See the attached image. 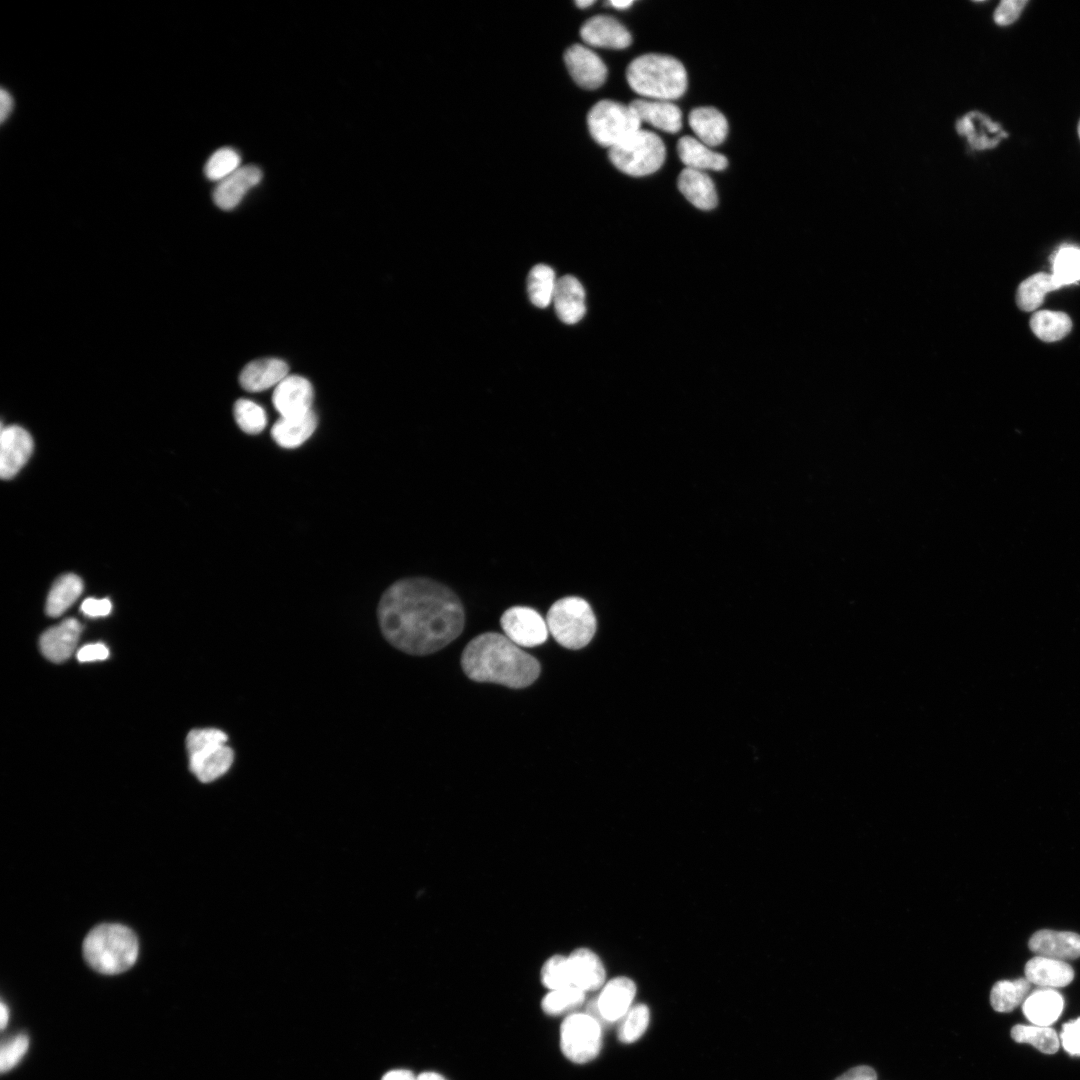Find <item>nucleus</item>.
Segmentation results:
<instances>
[{
  "mask_svg": "<svg viewBox=\"0 0 1080 1080\" xmlns=\"http://www.w3.org/2000/svg\"><path fill=\"white\" fill-rule=\"evenodd\" d=\"M1033 333L1042 341L1055 342L1064 338L1072 328L1070 317L1064 312L1040 310L1030 319Z\"/></svg>",
  "mask_w": 1080,
  "mask_h": 1080,
  "instance_id": "nucleus-32",
  "label": "nucleus"
},
{
  "mask_svg": "<svg viewBox=\"0 0 1080 1080\" xmlns=\"http://www.w3.org/2000/svg\"><path fill=\"white\" fill-rule=\"evenodd\" d=\"M1059 288L1060 285L1052 274L1036 273L1019 285L1016 293L1017 305L1023 311H1034L1043 303L1048 292Z\"/></svg>",
  "mask_w": 1080,
  "mask_h": 1080,
  "instance_id": "nucleus-31",
  "label": "nucleus"
},
{
  "mask_svg": "<svg viewBox=\"0 0 1080 1080\" xmlns=\"http://www.w3.org/2000/svg\"><path fill=\"white\" fill-rule=\"evenodd\" d=\"M313 387L304 377L288 375L274 389L272 402L281 417L306 414L312 411Z\"/></svg>",
  "mask_w": 1080,
  "mask_h": 1080,
  "instance_id": "nucleus-13",
  "label": "nucleus"
},
{
  "mask_svg": "<svg viewBox=\"0 0 1080 1080\" xmlns=\"http://www.w3.org/2000/svg\"><path fill=\"white\" fill-rule=\"evenodd\" d=\"M552 302L558 318L566 324H575L585 315L584 288L579 280L571 275L557 280Z\"/></svg>",
  "mask_w": 1080,
  "mask_h": 1080,
  "instance_id": "nucleus-21",
  "label": "nucleus"
},
{
  "mask_svg": "<svg viewBox=\"0 0 1080 1080\" xmlns=\"http://www.w3.org/2000/svg\"><path fill=\"white\" fill-rule=\"evenodd\" d=\"M585 992L576 987L550 990L541 1001L542 1010L550 1016L573 1011L585 1000Z\"/></svg>",
  "mask_w": 1080,
  "mask_h": 1080,
  "instance_id": "nucleus-37",
  "label": "nucleus"
},
{
  "mask_svg": "<svg viewBox=\"0 0 1080 1080\" xmlns=\"http://www.w3.org/2000/svg\"><path fill=\"white\" fill-rule=\"evenodd\" d=\"M835 1080H877V1074L873 1068L861 1065L849 1069Z\"/></svg>",
  "mask_w": 1080,
  "mask_h": 1080,
  "instance_id": "nucleus-47",
  "label": "nucleus"
},
{
  "mask_svg": "<svg viewBox=\"0 0 1080 1080\" xmlns=\"http://www.w3.org/2000/svg\"><path fill=\"white\" fill-rule=\"evenodd\" d=\"M1060 1043L1071 1055H1080V1018L1063 1025Z\"/></svg>",
  "mask_w": 1080,
  "mask_h": 1080,
  "instance_id": "nucleus-44",
  "label": "nucleus"
},
{
  "mask_svg": "<svg viewBox=\"0 0 1080 1080\" xmlns=\"http://www.w3.org/2000/svg\"><path fill=\"white\" fill-rule=\"evenodd\" d=\"M29 1039L26 1035H18L1 1046L0 1070L2 1073L15 1067L28 1050Z\"/></svg>",
  "mask_w": 1080,
  "mask_h": 1080,
  "instance_id": "nucleus-42",
  "label": "nucleus"
},
{
  "mask_svg": "<svg viewBox=\"0 0 1080 1080\" xmlns=\"http://www.w3.org/2000/svg\"><path fill=\"white\" fill-rule=\"evenodd\" d=\"M649 1021L650 1011L645 1004L632 1006L622 1018L619 1040L627 1044L637 1041L647 1030Z\"/></svg>",
  "mask_w": 1080,
  "mask_h": 1080,
  "instance_id": "nucleus-40",
  "label": "nucleus"
},
{
  "mask_svg": "<svg viewBox=\"0 0 1080 1080\" xmlns=\"http://www.w3.org/2000/svg\"><path fill=\"white\" fill-rule=\"evenodd\" d=\"M134 932L121 924L106 923L94 927L83 941V955L97 972L119 974L131 968L138 956Z\"/></svg>",
  "mask_w": 1080,
  "mask_h": 1080,
  "instance_id": "nucleus-4",
  "label": "nucleus"
},
{
  "mask_svg": "<svg viewBox=\"0 0 1080 1080\" xmlns=\"http://www.w3.org/2000/svg\"><path fill=\"white\" fill-rule=\"evenodd\" d=\"M1078 135H1079V138H1080V120H1079V123H1078Z\"/></svg>",
  "mask_w": 1080,
  "mask_h": 1080,
  "instance_id": "nucleus-54",
  "label": "nucleus"
},
{
  "mask_svg": "<svg viewBox=\"0 0 1080 1080\" xmlns=\"http://www.w3.org/2000/svg\"><path fill=\"white\" fill-rule=\"evenodd\" d=\"M641 123L630 105L612 100L596 103L587 116L591 136L609 149L639 130Z\"/></svg>",
  "mask_w": 1080,
  "mask_h": 1080,
  "instance_id": "nucleus-8",
  "label": "nucleus"
},
{
  "mask_svg": "<svg viewBox=\"0 0 1080 1080\" xmlns=\"http://www.w3.org/2000/svg\"><path fill=\"white\" fill-rule=\"evenodd\" d=\"M382 1080H416V1076L406 1069H394L387 1072Z\"/></svg>",
  "mask_w": 1080,
  "mask_h": 1080,
  "instance_id": "nucleus-49",
  "label": "nucleus"
},
{
  "mask_svg": "<svg viewBox=\"0 0 1080 1080\" xmlns=\"http://www.w3.org/2000/svg\"><path fill=\"white\" fill-rule=\"evenodd\" d=\"M593 3H594L593 0H579V1L576 2V5L579 8H587L588 6L592 5Z\"/></svg>",
  "mask_w": 1080,
  "mask_h": 1080,
  "instance_id": "nucleus-53",
  "label": "nucleus"
},
{
  "mask_svg": "<svg viewBox=\"0 0 1080 1080\" xmlns=\"http://www.w3.org/2000/svg\"><path fill=\"white\" fill-rule=\"evenodd\" d=\"M1011 1037L1018 1043L1033 1045L1045 1054L1057 1052L1060 1039L1052 1028L1040 1025H1016L1011 1030Z\"/></svg>",
  "mask_w": 1080,
  "mask_h": 1080,
  "instance_id": "nucleus-35",
  "label": "nucleus"
},
{
  "mask_svg": "<svg viewBox=\"0 0 1080 1080\" xmlns=\"http://www.w3.org/2000/svg\"><path fill=\"white\" fill-rule=\"evenodd\" d=\"M1063 1006V997L1055 989L1040 988L1026 997L1023 1013L1032 1024L1049 1026L1059 1018Z\"/></svg>",
  "mask_w": 1080,
  "mask_h": 1080,
  "instance_id": "nucleus-25",
  "label": "nucleus"
},
{
  "mask_svg": "<svg viewBox=\"0 0 1080 1080\" xmlns=\"http://www.w3.org/2000/svg\"><path fill=\"white\" fill-rule=\"evenodd\" d=\"M262 179L261 170L254 165L242 166L216 186L213 192L215 204L223 210L235 208L245 194Z\"/></svg>",
  "mask_w": 1080,
  "mask_h": 1080,
  "instance_id": "nucleus-19",
  "label": "nucleus"
},
{
  "mask_svg": "<svg viewBox=\"0 0 1080 1080\" xmlns=\"http://www.w3.org/2000/svg\"><path fill=\"white\" fill-rule=\"evenodd\" d=\"M626 78L633 91L653 100L678 99L687 88L683 64L663 54L652 53L635 58L627 67Z\"/></svg>",
  "mask_w": 1080,
  "mask_h": 1080,
  "instance_id": "nucleus-3",
  "label": "nucleus"
},
{
  "mask_svg": "<svg viewBox=\"0 0 1080 1080\" xmlns=\"http://www.w3.org/2000/svg\"><path fill=\"white\" fill-rule=\"evenodd\" d=\"M288 365L277 358H264L248 363L240 373L241 386L250 392H260L277 386L288 375Z\"/></svg>",
  "mask_w": 1080,
  "mask_h": 1080,
  "instance_id": "nucleus-23",
  "label": "nucleus"
},
{
  "mask_svg": "<svg viewBox=\"0 0 1080 1080\" xmlns=\"http://www.w3.org/2000/svg\"><path fill=\"white\" fill-rule=\"evenodd\" d=\"M565 64L574 81L585 89H596L606 80L607 68L601 58L583 45L567 49Z\"/></svg>",
  "mask_w": 1080,
  "mask_h": 1080,
  "instance_id": "nucleus-14",
  "label": "nucleus"
},
{
  "mask_svg": "<svg viewBox=\"0 0 1080 1080\" xmlns=\"http://www.w3.org/2000/svg\"><path fill=\"white\" fill-rule=\"evenodd\" d=\"M464 673L473 681L524 688L539 677L541 666L507 636L486 632L473 638L461 656Z\"/></svg>",
  "mask_w": 1080,
  "mask_h": 1080,
  "instance_id": "nucleus-2",
  "label": "nucleus"
},
{
  "mask_svg": "<svg viewBox=\"0 0 1080 1080\" xmlns=\"http://www.w3.org/2000/svg\"><path fill=\"white\" fill-rule=\"evenodd\" d=\"M108 648L102 643L88 644L80 648L77 652V659L80 662H90L95 660H104L108 657Z\"/></svg>",
  "mask_w": 1080,
  "mask_h": 1080,
  "instance_id": "nucleus-46",
  "label": "nucleus"
},
{
  "mask_svg": "<svg viewBox=\"0 0 1080 1080\" xmlns=\"http://www.w3.org/2000/svg\"><path fill=\"white\" fill-rule=\"evenodd\" d=\"M377 619L383 637L411 655L434 653L463 631L464 607L446 585L425 577L400 579L382 594Z\"/></svg>",
  "mask_w": 1080,
  "mask_h": 1080,
  "instance_id": "nucleus-1",
  "label": "nucleus"
},
{
  "mask_svg": "<svg viewBox=\"0 0 1080 1080\" xmlns=\"http://www.w3.org/2000/svg\"><path fill=\"white\" fill-rule=\"evenodd\" d=\"M501 627L512 642L519 647H535L548 637V627L543 617L533 608L513 606L500 618Z\"/></svg>",
  "mask_w": 1080,
  "mask_h": 1080,
  "instance_id": "nucleus-10",
  "label": "nucleus"
},
{
  "mask_svg": "<svg viewBox=\"0 0 1080 1080\" xmlns=\"http://www.w3.org/2000/svg\"><path fill=\"white\" fill-rule=\"evenodd\" d=\"M632 3H633V1H631V0H612V1H610V4L613 7L618 8V9H625V8L629 7L630 5H632Z\"/></svg>",
  "mask_w": 1080,
  "mask_h": 1080,
  "instance_id": "nucleus-52",
  "label": "nucleus"
},
{
  "mask_svg": "<svg viewBox=\"0 0 1080 1080\" xmlns=\"http://www.w3.org/2000/svg\"><path fill=\"white\" fill-rule=\"evenodd\" d=\"M240 162L241 158L234 149L221 148L208 159L204 168L205 175L212 181L220 182L239 169Z\"/></svg>",
  "mask_w": 1080,
  "mask_h": 1080,
  "instance_id": "nucleus-41",
  "label": "nucleus"
},
{
  "mask_svg": "<svg viewBox=\"0 0 1080 1080\" xmlns=\"http://www.w3.org/2000/svg\"><path fill=\"white\" fill-rule=\"evenodd\" d=\"M540 978L549 991L573 987L568 956L556 954L549 957L541 968Z\"/></svg>",
  "mask_w": 1080,
  "mask_h": 1080,
  "instance_id": "nucleus-39",
  "label": "nucleus"
},
{
  "mask_svg": "<svg viewBox=\"0 0 1080 1080\" xmlns=\"http://www.w3.org/2000/svg\"><path fill=\"white\" fill-rule=\"evenodd\" d=\"M635 994L636 985L632 979L619 976L609 980L602 987L594 1005L596 1014L593 1016L599 1021L603 1020L605 1022H615L622 1019L632 1007Z\"/></svg>",
  "mask_w": 1080,
  "mask_h": 1080,
  "instance_id": "nucleus-11",
  "label": "nucleus"
},
{
  "mask_svg": "<svg viewBox=\"0 0 1080 1080\" xmlns=\"http://www.w3.org/2000/svg\"><path fill=\"white\" fill-rule=\"evenodd\" d=\"M629 105L641 122H646L657 129L676 133L682 127V112L670 101L637 99Z\"/></svg>",
  "mask_w": 1080,
  "mask_h": 1080,
  "instance_id": "nucleus-24",
  "label": "nucleus"
},
{
  "mask_svg": "<svg viewBox=\"0 0 1080 1080\" xmlns=\"http://www.w3.org/2000/svg\"><path fill=\"white\" fill-rule=\"evenodd\" d=\"M317 417L313 411L303 415L280 417L272 427L273 440L283 448H296L314 433Z\"/></svg>",
  "mask_w": 1080,
  "mask_h": 1080,
  "instance_id": "nucleus-27",
  "label": "nucleus"
},
{
  "mask_svg": "<svg viewBox=\"0 0 1080 1080\" xmlns=\"http://www.w3.org/2000/svg\"><path fill=\"white\" fill-rule=\"evenodd\" d=\"M81 630V624L74 618L62 621L41 635L39 641L41 652L52 662L65 661L74 651Z\"/></svg>",
  "mask_w": 1080,
  "mask_h": 1080,
  "instance_id": "nucleus-20",
  "label": "nucleus"
},
{
  "mask_svg": "<svg viewBox=\"0 0 1080 1080\" xmlns=\"http://www.w3.org/2000/svg\"><path fill=\"white\" fill-rule=\"evenodd\" d=\"M82 590L83 582L79 576L72 573L62 575L50 589L46 613L51 617L60 616L79 598Z\"/></svg>",
  "mask_w": 1080,
  "mask_h": 1080,
  "instance_id": "nucleus-30",
  "label": "nucleus"
},
{
  "mask_svg": "<svg viewBox=\"0 0 1080 1080\" xmlns=\"http://www.w3.org/2000/svg\"><path fill=\"white\" fill-rule=\"evenodd\" d=\"M666 149L655 133L639 129L609 149L613 165L630 176H645L656 172L664 163Z\"/></svg>",
  "mask_w": 1080,
  "mask_h": 1080,
  "instance_id": "nucleus-7",
  "label": "nucleus"
},
{
  "mask_svg": "<svg viewBox=\"0 0 1080 1080\" xmlns=\"http://www.w3.org/2000/svg\"><path fill=\"white\" fill-rule=\"evenodd\" d=\"M1025 978L1041 988L1056 989L1070 984L1074 971L1065 961L1036 955L1025 965Z\"/></svg>",
  "mask_w": 1080,
  "mask_h": 1080,
  "instance_id": "nucleus-22",
  "label": "nucleus"
},
{
  "mask_svg": "<svg viewBox=\"0 0 1080 1080\" xmlns=\"http://www.w3.org/2000/svg\"><path fill=\"white\" fill-rule=\"evenodd\" d=\"M228 736L216 728L193 729L186 737L191 772L203 783L224 775L232 766L233 750L226 745Z\"/></svg>",
  "mask_w": 1080,
  "mask_h": 1080,
  "instance_id": "nucleus-6",
  "label": "nucleus"
},
{
  "mask_svg": "<svg viewBox=\"0 0 1080 1080\" xmlns=\"http://www.w3.org/2000/svg\"><path fill=\"white\" fill-rule=\"evenodd\" d=\"M678 188L691 204L701 210H711L717 205L714 183L704 171L683 169L678 177Z\"/></svg>",
  "mask_w": 1080,
  "mask_h": 1080,
  "instance_id": "nucleus-26",
  "label": "nucleus"
},
{
  "mask_svg": "<svg viewBox=\"0 0 1080 1080\" xmlns=\"http://www.w3.org/2000/svg\"><path fill=\"white\" fill-rule=\"evenodd\" d=\"M602 1046L600 1021L589 1013H571L560 1028V1047L573 1063L585 1064L596 1058Z\"/></svg>",
  "mask_w": 1080,
  "mask_h": 1080,
  "instance_id": "nucleus-9",
  "label": "nucleus"
},
{
  "mask_svg": "<svg viewBox=\"0 0 1080 1080\" xmlns=\"http://www.w3.org/2000/svg\"><path fill=\"white\" fill-rule=\"evenodd\" d=\"M33 439L17 425L1 429L0 475L3 479L14 477L26 464L33 451Z\"/></svg>",
  "mask_w": 1080,
  "mask_h": 1080,
  "instance_id": "nucleus-12",
  "label": "nucleus"
},
{
  "mask_svg": "<svg viewBox=\"0 0 1080 1080\" xmlns=\"http://www.w3.org/2000/svg\"><path fill=\"white\" fill-rule=\"evenodd\" d=\"M689 125L697 139L708 147L721 144L728 133L725 116L713 107H698L689 114Z\"/></svg>",
  "mask_w": 1080,
  "mask_h": 1080,
  "instance_id": "nucleus-28",
  "label": "nucleus"
},
{
  "mask_svg": "<svg viewBox=\"0 0 1080 1080\" xmlns=\"http://www.w3.org/2000/svg\"><path fill=\"white\" fill-rule=\"evenodd\" d=\"M1038 956L1065 961L1080 957V935L1069 931L1039 930L1028 943Z\"/></svg>",
  "mask_w": 1080,
  "mask_h": 1080,
  "instance_id": "nucleus-18",
  "label": "nucleus"
},
{
  "mask_svg": "<svg viewBox=\"0 0 1080 1080\" xmlns=\"http://www.w3.org/2000/svg\"><path fill=\"white\" fill-rule=\"evenodd\" d=\"M955 129L960 136L967 139L972 149L978 151L992 149L1003 138L1008 137L999 123L979 111L968 112L959 118Z\"/></svg>",
  "mask_w": 1080,
  "mask_h": 1080,
  "instance_id": "nucleus-15",
  "label": "nucleus"
},
{
  "mask_svg": "<svg viewBox=\"0 0 1080 1080\" xmlns=\"http://www.w3.org/2000/svg\"><path fill=\"white\" fill-rule=\"evenodd\" d=\"M1053 277L1062 287L1080 280V248L1072 245L1060 247L1053 256Z\"/></svg>",
  "mask_w": 1080,
  "mask_h": 1080,
  "instance_id": "nucleus-36",
  "label": "nucleus"
},
{
  "mask_svg": "<svg viewBox=\"0 0 1080 1080\" xmlns=\"http://www.w3.org/2000/svg\"><path fill=\"white\" fill-rule=\"evenodd\" d=\"M580 33L586 43L598 47L624 49L632 41L626 27L608 15L590 18L583 24Z\"/></svg>",
  "mask_w": 1080,
  "mask_h": 1080,
  "instance_id": "nucleus-17",
  "label": "nucleus"
},
{
  "mask_svg": "<svg viewBox=\"0 0 1080 1080\" xmlns=\"http://www.w3.org/2000/svg\"><path fill=\"white\" fill-rule=\"evenodd\" d=\"M1026 4L1027 0H1002L994 11V21L1001 26L1012 24Z\"/></svg>",
  "mask_w": 1080,
  "mask_h": 1080,
  "instance_id": "nucleus-43",
  "label": "nucleus"
},
{
  "mask_svg": "<svg viewBox=\"0 0 1080 1080\" xmlns=\"http://www.w3.org/2000/svg\"><path fill=\"white\" fill-rule=\"evenodd\" d=\"M13 109V99L8 91L4 88L0 91V120L3 123Z\"/></svg>",
  "mask_w": 1080,
  "mask_h": 1080,
  "instance_id": "nucleus-48",
  "label": "nucleus"
},
{
  "mask_svg": "<svg viewBox=\"0 0 1080 1080\" xmlns=\"http://www.w3.org/2000/svg\"><path fill=\"white\" fill-rule=\"evenodd\" d=\"M111 610L112 604L111 601L107 598H87L81 604V611L89 617L106 616L110 614Z\"/></svg>",
  "mask_w": 1080,
  "mask_h": 1080,
  "instance_id": "nucleus-45",
  "label": "nucleus"
},
{
  "mask_svg": "<svg viewBox=\"0 0 1080 1080\" xmlns=\"http://www.w3.org/2000/svg\"><path fill=\"white\" fill-rule=\"evenodd\" d=\"M573 987L587 993L602 988L606 971L600 957L591 949L581 947L568 955Z\"/></svg>",
  "mask_w": 1080,
  "mask_h": 1080,
  "instance_id": "nucleus-16",
  "label": "nucleus"
},
{
  "mask_svg": "<svg viewBox=\"0 0 1080 1080\" xmlns=\"http://www.w3.org/2000/svg\"><path fill=\"white\" fill-rule=\"evenodd\" d=\"M554 270L546 264H537L527 277V291L530 301L538 308L548 307L552 301L557 284Z\"/></svg>",
  "mask_w": 1080,
  "mask_h": 1080,
  "instance_id": "nucleus-34",
  "label": "nucleus"
},
{
  "mask_svg": "<svg viewBox=\"0 0 1080 1080\" xmlns=\"http://www.w3.org/2000/svg\"><path fill=\"white\" fill-rule=\"evenodd\" d=\"M677 152L686 168L720 171L727 167V158L712 151L697 138L683 136L678 140Z\"/></svg>",
  "mask_w": 1080,
  "mask_h": 1080,
  "instance_id": "nucleus-29",
  "label": "nucleus"
},
{
  "mask_svg": "<svg viewBox=\"0 0 1080 1080\" xmlns=\"http://www.w3.org/2000/svg\"><path fill=\"white\" fill-rule=\"evenodd\" d=\"M416 1080H447L444 1076L436 1072H423L416 1076Z\"/></svg>",
  "mask_w": 1080,
  "mask_h": 1080,
  "instance_id": "nucleus-50",
  "label": "nucleus"
},
{
  "mask_svg": "<svg viewBox=\"0 0 1080 1080\" xmlns=\"http://www.w3.org/2000/svg\"><path fill=\"white\" fill-rule=\"evenodd\" d=\"M234 418L238 426L248 434L262 432L267 424V415L263 407L245 398L235 402Z\"/></svg>",
  "mask_w": 1080,
  "mask_h": 1080,
  "instance_id": "nucleus-38",
  "label": "nucleus"
},
{
  "mask_svg": "<svg viewBox=\"0 0 1080 1080\" xmlns=\"http://www.w3.org/2000/svg\"><path fill=\"white\" fill-rule=\"evenodd\" d=\"M1031 983L1026 978L997 982L990 993L992 1008L1001 1013L1012 1011L1029 995Z\"/></svg>",
  "mask_w": 1080,
  "mask_h": 1080,
  "instance_id": "nucleus-33",
  "label": "nucleus"
},
{
  "mask_svg": "<svg viewBox=\"0 0 1080 1080\" xmlns=\"http://www.w3.org/2000/svg\"><path fill=\"white\" fill-rule=\"evenodd\" d=\"M8 1020H9V1010H8V1007L5 1005V1003L2 1002L1 1006H0V1026H1L2 1030L6 1027V1025L8 1023Z\"/></svg>",
  "mask_w": 1080,
  "mask_h": 1080,
  "instance_id": "nucleus-51",
  "label": "nucleus"
},
{
  "mask_svg": "<svg viewBox=\"0 0 1080 1080\" xmlns=\"http://www.w3.org/2000/svg\"><path fill=\"white\" fill-rule=\"evenodd\" d=\"M546 624L556 642L573 650L588 645L597 628L590 604L578 596L555 601L547 612Z\"/></svg>",
  "mask_w": 1080,
  "mask_h": 1080,
  "instance_id": "nucleus-5",
  "label": "nucleus"
}]
</instances>
